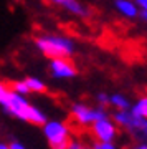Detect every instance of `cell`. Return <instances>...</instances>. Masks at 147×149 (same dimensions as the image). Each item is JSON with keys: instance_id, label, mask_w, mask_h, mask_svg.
I'll use <instances>...</instances> for the list:
<instances>
[{"instance_id": "6da1fadb", "label": "cell", "mask_w": 147, "mask_h": 149, "mask_svg": "<svg viewBox=\"0 0 147 149\" xmlns=\"http://www.w3.org/2000/svg\"><path fill=\"white\" fill-rule=\"evenodd\" d=\"M0 104L7 114H10L17 119L26 121L30 124H37V126H43L46 123V114L40 111L37 106L30 104V101L23 95L12 91L10 86H8V91L5 93V96L0 100Z\"/></svg>"}, {"instance_id": "7a4b0ae2", "label": "cell", "mask_w": 147, "mask_h": 149, "mask_svg": "<svg viewBox=\"0 0 147 149\" xmlns=\"http://www.w3.org/2000/svg\"><path fill=\"white\" fill-rule=\"evenodd\" d=\"M33 43H35V48L46 58H61V56L69 58L76 50L73 40L60 33H45L42 37L35 38Z\"/></svg>"}, {"instance_id": "3957f363", "label": "cell", "mask_w": 147, "mask_h": 149, "mask_svg": "<svg viewBox=\"0 0 147 149\" xmlns=\"http://www.w3.org/2000/svg\"><path fill=\"white\" fill-rule=\"evenodd\" d=\"M43 133L46 136L51 149H66L69 144V128L61 121H48L43 124Z\"/></svg>"}, {"instance_id": "277c9868", "label": "cell", "mask_w": 147, "mask_h": 149, "mask_svg": "<svg viewBox=\"0 0 147 149\" xmlns=\"http://www.w3.org/2000/svg\"><path fill=\"white\" fill-rule=\"evenodd\" d=\"M71 116L79 126H91L96 119H103V118H107V113L103 108H98V109H93V108L86 106L83 103H74L71 106Z\"/></svg>"}, {"instance_id": "5b68a950", "label": "cell", "mask_w": 147, "mask_h": 149, "mask_svg": "<svg viewBox=\"0 0 147 149\" xmlns=\"http://www.w3.org/2000/svg\"><path fill=\"white\" fill-rule=\"evenodd\" d=\"M50 73L56 80H71L78 74V68L68 56L50 58Z\"/></svg>"}, {"instance_id": "8992f818", "label": "cell", "mask_w": 147, "mask_h": 149, "mask_svg": "<svg viewBox=\"0 0 147 149\" xmlns=\"http://www.w3.org/2000/svg\"><path fill=\"white\" fill-rule=\"evenodd\" d=\"M91 128H93V134L96 136L98 141H112L117 134V128L109 119V116L103 118V119H96L91 124Z\"/></svg>"}, {"instance_id": "52a82bcc", "label": "cell", "mask_w": 147, "mask_h": 149, "mask_svg": "<svg viewBox=\"0 0 147 149\" xmlns=\"http://www.w3.org/2000/svg\"><path fill=\"white\" fill-rule=\"evenodd\" d=\"M58 7H63L64 10L71 13V15H76V17H88L89 15V10L79 2V0H48Z\"/></svg>"}, {"instance_id": "ba28073f", "label": "cell", "mask_w": 147, "mask_h": 149, "mask_svg": "<svg viewBox=\"0 0 147 149\" xmlns=\"http://www.w3.org/2000/svg\"><path fill=\"white\" fill-rule=\"evenodd\" d=\"M114 8L117 10V13H121L124 18L134 20L137 18V5L134 3V0H114Z\"/></svg>"}, {"instance_id": "9c48e42d", "label": "cell", "mask_w": 147, "mask_h": 149, "mask_svg": "<svg viewBox=\"0 0 147 149\" xmlns=\"http://www.w3.org/2000/svg\"><path fill=\"white\" fill-rule=\"evenodd\" d=\"M112 119H114V123H117L119 126H122V128L129 129V131L132 129V119H134V116L131 114L129 109H117V111L114 113Z\"/></svg>"}, {"instance_id": "30bf717a", "label": "cell", "mask_w": 147, "mask_h": 149, "mask_svg": "<svg viewBox=\"0 0 147 149\" xmlns=\"http://www.w3.org/2000/svg\"><path fill=\"white\" fill-rule=\"evenodd\" d=\"M131 114L136 118H147V98L146 96H142L139 98L134 104L131 106Z\"/></svg>"}, {"instance_id": "8fae6325", "label": "cell", "mask_w": 147, "mask_h": 149, "mask_svg": "<svg viewBox=\"0 0 147 149\" xmlns=\"http://www.w3.org/2000/svg\"><path fill=\"white\" fill-rule=\"evenodd\" d=\"M25 83H26V86H28L30 93H46V85H45L40 78L28 76V78H25Z\"/></svg>"}, {"instance_id": "7c38bea8", "label": "cell", "mask_w": 147, "mask_h": 149, "mask_svg": "<svg viewBox=\"0 0 147 149\" xmlns=\"http://www.w3.org/2000/svg\"><path fill=\"white\" fill-rule=\"evenodd\" d=\"M109 104H112L117 109H129L131 108V101L121 93H116V95L109 96Z\"/></svg>"}, {"instance_id": "4fadbf2b", "label": "cell", "mask_w": 147, "mask_h": 149, "mask_svg": "<svg viewBox=\"0 0 147 149\" xmlns=\"http://www.w3.org/2000/svg\"><path fill=\"white\" fill-rule=\"evenodd\" d=\"M10 90L12 91H15V93H18V95H23L26 96L28 93H30V90H28V86H26L25 80H21V81H13L10 85Z\"/></svg>"}, {"instance_id": "5bb4252c", "label": "cell", "mask_w": 147, "mask_h": 149, "mask_svg": "<svg viewBox=\"0 0 147 149\" xmlns=\"http://www.w3.org/2000/svg\"><path fill=\"white\" fill-rule=\"evenodd\" d=\"M93 149H116L112 141H98L93 144Z\"/></svg>"}, {"instance_id": "9a60e30c", "label": "cell", "mask_w": 147, "mask_h": 149, "mask_svg": "<svg viewBox=\"0 0 147 149\" xmlns=\"http://www.w3.org/2000/svg\"><path fill=\"white\" fill-rule=\"evenodd\" d=\"M98 101H99L101 104H109V96L106 95V93H99V95H98Z\"/></svg>"}, {"instance_id": "2e32d148", "label": "cell", "mask_w": 147, "mask_h": 149, "mask_svg": "<svg viewBox=\"0 0 147 149\" xmlns=\"http://www.w3.org/2000/svg\"><path fill=\"white\" fill-rule=\"evenodd\" d=\"M7 91H8V85H7V83H3V81H0V100L5 96Z\"/></svg>"}, {"instance_id": "e0dca14e", "label": "cell", "mask_w": 147, "mask_h": 149, "mask_svg": "<svg viewBox=\"0 0 147 149\" xmlns=\"http://www.w3.org/2000/svg\"><path fill=\"white\" fill-rule=\"evenodd\" d=\"M134 3L137 5V8H139V10L147 8V0H134Z\"/></svg>"}, {"instance_id": "ac0fdd59", "label": "cell", "mask_w": 147, "mask_h": 149, "mask_svg": "<svg viewBox=\"0 0 147 149\" xmlns=\"http://www.w3.org/2000/svg\"><path fill=\"white\" fill-rule=\"evenodd\" d=\"M66 149H83V146L78 144V143H74V141H69V144H68V148Z\"/></svg>"}, {"instance_id": "d6986e66", "label": "cell", "mask_w": 147, "mask_h": 149, "mask_svg": "<svg viewBox=\"0 0 147 149\" xmlns=\"http://www.w3.org/2000/svg\"><path fill=\"white\" fill-rule=\"evenodd\" d=\"M8 149H25V146H23V144H20V143H12L10 146H8Z\"/></svg>"}, {"instance_id": "ffe728a7", "label": "cell", "mask_w": 147, "mask_h": 149, "mask_svg": "<svg viewBox=\"0 0 147 149\" xmlns=\"http://www.w3.org/2000/svg\"><path fill=\"white\" fill-rule=\"evenodd\" d=\"M0 149H8V146H7V144H3V143H0Z\"/></svg>"}, {"instance_id": "44dd1931", "label": "cell", "mask_w": 147, "mask_h": 149, "mask_svg": "<svg viewBox=\"0 0 147 149\" xmlns=\"http://www.w3.org/2000/svg\"><path fill=\"white\" fill-rule=\"evenodd\" d=\"M136 149H147V146L144 144V146H139V148H136Z\"/></svg>"}, {"instance_id": "7402d4cb", "label": "cell", "mask_w": 147, "mask_h": 149, "mask_svg": "<svg viewBox=\"0 0 147 149\" xmlns=\"http://www.w3.org/2000/svg\"><path fill=\"white\" fill-rule=\"evenodd\" d=\"M83 149H91V148H83Z\"/></svg>"}]
</instances>
